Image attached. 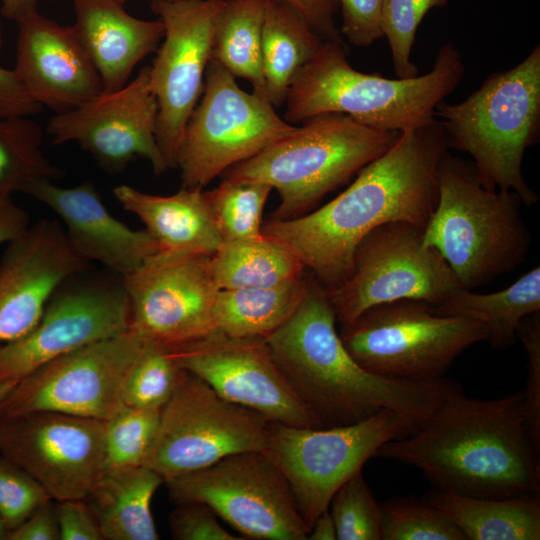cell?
I'll return each instance as SVG.
<instances>
[{"label":"cell","mask_w":540,"mask_h":540,"mask_svg":"<svg viewBox=\"0 0 540 540\" xmlns=\"http://www.w3.org/2000/svg\"><path fill=\"white\" fill-rule=\"evenodd\" d=\"M50 499L30 474L0 456V518L8 532Z\"/></svg>","instance_id":"40"},{"label":"cell","mask_w":540,"mask_h":540,"mask_svg":"<svg viewBox=\"0 0 540 540\" xmlns=\"http://www.w3.org/2000/svg\"><path fill=\"white\" fill-rule=\"evenodd\" d=\"M341 8L340 32L347 41L367 47L383 37V0H336Z\"/></svg>","instance_id":"43"},{"label":"cell","mask_w":540,"mask_h":540,"mask_svg":"<svg viewBox=\"0 0 540 540\" xmlns=\"http://www.w3.org/2000/svg\"><path fill=\"white\" fill-rule=\"evenodd\" d=\"M434 114L448 147L473 158L486 189L514 191L525 206L538 201L524 179L522 161L540 138V45L516 66L487 77L464 101H441Z\"/></svg>","instance_id":"6"},{"label":"cell","mask_w":540,"mask_h":540,"mask_svg":"<svg viewBox=\"0 0 540 540\" xmlns=\"http://www.w3.org/2000/svg\"><path fill=\"white\" fill-rule=\"evenodd\" d=\"M164 484L175 504H205L245 540H307L290 486L264 451L236 453Z\"/></svg>","instance_id":"12"},{"label":"cell","mask_w":540,"mask_h":540,"mask_svg":"<svg viewBox=\"0 0 540 540\" xmlns=\"http://www.w3.org/2000/svg\"><path fill=\"white\" fill-rule=\"evenodd\" d=\"M60 540H104L85 500L57 501Z\"/></svg>","instance_id":"44"},{"label":"cell","mask_w":540,"mask_h":540,"mask_svg":"<svg viewBox=\"0 0 540 540\" xmlns=\"http://www.w3.org/2000/svg\"><path fill=\"white\" fill-rule=\"evenodd\" d=\"M170 350L182 369L226 400L272 422L321 428L277 365L265 338L233 337L216 330Z\"/></svg>","instance_id":"19"},{"label":"cell","mask_w":540,"mask_h":540,"mask_svg":"<svg viewBox=\"0 0 540 540\" xmlns=\"http://www.w3.org/2000/svg\"><path fill=\"white\" fill-rule=\"evenodd\" d=\"M336 527L329 510L321 513L310 527L307 540H335Z\"/></svg>","instance_id":"50"},{"label":"cell","mask_w":540,"mask_h":540,"mask_svg":"<svg viewBox=\"0 0 540 540\" xmlns=\"http://www.w3.org/2000/svg\"><path fill=\"white\" fill-rule=\"evenodd\" d=\"M87 268L56 220L42 219L8 242L0 261V344L29 332L55 290Z\"/></svg>","instance_id":"21"},{"label":"cell","mask_w":540,"mask_h":540,"mask_svg":"<svg viewBox=\"0 0 540 540\" xmlns=\"http://www.w3.org/2000/svg\"><path fill=\"white\" fill-rule=\"evenodd\" d=\"M145 343L129 329L57 357L14 384L0 415L55 411L107 421L124 405L126 375Z\"/></svg>","instance_id":"14"},{"label":"cell","mask_w":540,"mask_h":540,"mask_svg":"<svg viewBox=\"0 0 540 540\" xmlns=\"http://www.w3.org/2000/svg\"><path fill=\"white\" fill-rule=\"evenodd\" d=\"M121 277L130 330L144 340L175 349L217 330L210 256L157 252Z\"/></svg>","instance_id":"18"},{"label":"cell","mask_w":540,"mask_h":540,"mask_svg":"<svg viewBox=\"0 0 540 540\" xmlns=\"http://www.w3.org/2000/svg\"><path fill=\"white\" fill-rule=\"evenodd\" d=\"M43 138L42 127L30 116H0V194L23 192L35 180L63 176L43 154Z\"/></svg>","instance_id":"33"},{"label":"cell","mask_w":540,"mask_h":540,"mask_svg":"<svg viewBox=\"0 0 540 540\" xmlns=\"http://www.w3.org/2000/svg\"><path fill=\"white\" fill-rule=\"evenodd\" d=\"M294 6L307 20L315 33L323 40L342 41L334 23L336 0H285Z\"/></svg>","instance_id":"47"},{"label":"cell","mask_w":540,"mask_h":540,"mask_svg":"<svg viewBox=\"0 0 540 540\" xmlns=\"http://www.w3.org/2000/svg\"><path fill=\"white\" fill-rule=\"evenodd\" d=\"M516 337L527 356V381L523 390L526 424L533 443L540 449V312L522 319Z\"/></svg>","instance_id":"41"},{"label":"cell","mask_w":540,"mask_h":540,"mask_svg":"<svg viewBox=\"0 0 540 540\" xmlns=\"http://www.w3.org/2000/svg\"><path fill=\"white\" fill-rule=\"evenodd\" d=\"M381 540H467L441 510L414 496H394L380 503Z\"/></svg>","instance_id":"36"},{"label":"cell","mask_w":540,"mask_h":540,"mask_svg":"<svg viewBox=\"0 0 540 540\" xmlns=\"http://www.w3.org/2000/svg\"><path fill=\"white\" fill-rule=\"evenodd\" d=\"M272 190L257 180L223 178L216 188L206 191L222 242L262 235L263 210Z\"/></svg>","instance_id":"34"},{"label":"cell","mask_w":540,"mask_h":540,"mask_svg":"<svg viewBox=\"0 0 540 540\" xmlns=\"http://www.w3.org/2000/svg\"><path fill=\"white\" fill-rule=\"evenodd\" d=\"M41 108L27 93L15 70L0 66V116H32Z\"/></svg>","instance_id":"46"},{"label":"cell","mask_w":540,"mask_h":540,"mask_svg":"<svg viewBox=\"0 0 540 540\" xmlns=\"http://www.w3.org/2000/svg\"><path fill=\"white\" fill-rule=\"evenodd\" d=\"M6 540H60L53 499L41 504L20 525L10 530Z\"/></svg>","instance_id":"45"},{"label":"cell","mask_w":540,"mask_h":540,"mask_svg":"<svg viewBox=\"0 0 540 540\" xmlns=\"http://www.w3.org/2000/svg\"><path fill=\"white\" fill-rule=\"evenodd\" d=\"M422 498L449 517L467 540L540 539L539 494L479 498L434 488Z\"/></svg>","instance_id":"27"},{"label":"cell","mask_w":540,"mask_h":540,"mask_svg":"<svg viewBox=\"0 0 540 540\" xmlns=\"http://www.w3.org/2000/svg\"><path fill=\"white\" fill-rule=\"evenodd\" d=\"M171 535L177 540H245L227 531L215 513L205 504H176L169 515Z\"/></svg>","instance_id":"42"},{"label":"cell","mask_w":540,"mask_h":540,"mask_svg":"<svg viewBox=\"0 0 540 540\" xmlns=\"http://www.w3.org/2000/svg\"><path fill=\"white\" fill-rule=\"evenodd\" d=\"M163 477L146 465L107 468L84 499L104 540H157L151 501Z\"/></svg>","instance_id":"26"},{"label":"cell","mask_w":540,"mask_h":540,"mask_svg":"<svg viewBox=\"0 0 540 540\" xmlns=\"http://www.w3.org/2000/svg\"><path fill=\"white\" fill-rule=\"evenodd\" d=\"M16 382H6L0 384V404L2 400L6 397L8 392L11 390V388L14 386Z\"/></svg>","instance_id":"51"},{"label":"cell","mask_w":540,"mask_h":540,"mask_svg":"<svg viewBox=\"0 0 540 540\" xmlns=\"http://www.w3.org/2000/svg\"><path fill=\"white\" fill-rule=\"evenodd\" d=\"M84 272L55 290L29 332L0 344V384L18 382L57 357L130 329L122 277H83Z\"/></svg>","instance_id":"15"},{"label":"cell","mask_w":540,"mask_h":540,"mask_svg":"<svg viewBox=\"0 0 540 540\" xmlns=\"http://www.w3.org/2000/svg\"><path fill=\"white\" fill-rule=\"evenodd\" d=\"M0 454L53 500H84L107 469L105 421L55 411L0 415Z\"/></svg>","instance_id":"16"},{"label":"cell","mask_w":540,"mask_h":540,"mask_svg":"<svg viewBox=\"0 0 540 540\" xmlns=\"http://www.w3.org/2000/svg\"><path fill=\"white\" fill-rule=\"evenodd\" d=\"M327 290L314 277L294 313L265 339L277 365L321 428L354 424L389 409L419 429L457 387L361 367L344 347Z\"/></svg>","instance_id":"3"},{"label":"cell","mask_w":540,"mask_h":540,"mask_svg":"<svg viewBox=\"0 0 540 540\" xmlns=\"http://www.w3.org/2000/svg\"><path fill=\"white\" fill-rule=\"evenodd\" d=\"M2 44H3V39H2V27H1V22H0V51H1V48H2Z\"/></svg>","instance_id":"53"},{"label":"cell","mask_w":540,"mask_h":540,"mask_svg":"<svg viewBox=\"0 0 540 540\" xmlns=\"http://www.w3.org/2000/svg\"><path fill=\"white\" fill-rule=\"evenodd\" d=\"M275 109L267 96L243 90L229 71L210 60L177 155L182 187L203 189L230 167L293 132L297 125Z\"/></svg>","instance_id":"9"},{"label":"cell","mask_w":540,"mask_h":540,"mask_svg":"<svg viewBox=\"0 0 540 540\" xmlns=\"http://www.w3.org/2000/svg\"><path fill=\"white\" fill-rule=\"evenodd\" d=\"M72 1V27L96 67L104 93L120 90L134 68L158 49L164 36L162 22L132 16L120 0Z\"/></svg>","instance_id":"24"},{"label":"cell","mask_w":540,"mask_h":540,"mask_svg":"<svg viewBox=\"0 0 540 540\" xmlns=\"http://www.w3.org/2000/svg\"><path fill=\"white\" fill-rule=\"evenodd\" d=\"M113 193L126 211L142 221L159 252L211 256L222 242L203 189L181 187L161 196L123 184Z\"/></svg>","instance_id":"25"},{"label":"cell","mask_w":540,"mask_h":540,"mask_svg":"<svg viewBox=\"0 0 540 540\" xmlns=\"http://www.w3.org/2000/svg\"><path fill=\"white\" fill-rule=\"evenodd\" d=\"M416 430L415 425L389 409L354 424L328 428L271 421L264 452L286 478L310 529L329 509L340 486L362 471L383 444Z\"/></svg>","instance_id":"10"},{"label":"cell","mask_w":540,"mask_h":540,"mask_svg":"<svg viewBox=\"0 0 540 540\" xmlns=\"http://www.w3.org/2000/svg\"><path fill=\"white\" fill-rule=\"evenodd\" d=\"M182 372L170 349L146 341L126 375L123 404L161 409L173 394Z\"/></svg>","instance_id":"35"},{"label":"cell","mask_w":540,"mask_h":540,"mask_svg":"<svg viewBox=\"0 0 540 540\" xmlns=\"http://www.w3.org/2000/svg\"><path fill=\"white\" fill-rule=\"evenodd\" d=\"M270 420L221 397L183 369L161 408L144 465L168 479L208 467L230 455L264 451Z\"/></svg>","instance_id":"11"},{"label":"cell","mask_w":540,"mask_h":540,"mask_svg":"<svg viewBox=\"0 0 540 540\" xmlns=\"http://www.w3.org/2000/svg\"><path fill=\"white\" fill-rule=\"evenodd\" d=\"M433 311L478 320L484 325L485 340L493 348H509L517 340L522 319L540 312V268H532L508 287L493 293L479 294L458 287Z\"/></svg>","instance_id":"29"},{"label":"cell","mask_w":540,"mask_h":540,"mask_svg":"<svg viewBox=\"0 0 540 540\" xmlns=\"http://www.w3.org/2000/svg\"><path fill=\"white\" fill-rule=\"evenodd\" d=\"M161 409L123 405L105 421L107 468L144 465Z\"/></svg>","instance_id":"37"},{"label":"cell","mask_w":540,"mask_h":540,"mask_svg":"<svg viewBox=\"0 0 540 540\" xmlns=\"http://www.w3.org/2000/svg\"><path fill=\"white\" fill-rule=\"evenodd\" d=\"M30 225L29 214L13 201L11 195L0 194V244L21 236Z\"/></svg>","instance_id":"48"},{"label":"cell","mask_w":540,"mask_h":540,"mask_svg":"<svg viewBox=\"0 0 540 540\" xmlns=\"http://www.w3.org/2000/svg\"><path fill=\"white\" fill-rule=\"evenodd\" d=\"M399 134L342 113L318 114L221 177L267 183L280 198L270 220L294 219L385 153Z\"/></svg>","instance_id":"7"},{"label":"cell","mask_w":540,"mask_h":540,"mask_svg":"<svg viewBox=\"0 0 540 540\" xmlns=\"http://www.w3.org/2000/svg\"><path fill=\"white\" fill-rule=\"evenodd\" d=\"M374 457L418 468L435 489L465 496L540 493V449L527 428L523 391L482 400L458 385L419 429Z\"/></svg>","instance_id":"2"},{"label":"cell","mask_w":540,"mask_h":540,"mask_svg":"<svg viewBox=\"0 0 540 540\" xmlns=\"http://www.w3.org/2000/svg\"><path fill=\"white\" fill-rule=\"evenodd\" d=\"M329 507L338 540H381L380 503L361 471L340 486Z\"/></svg>","instance_id":"38"},{"label":"cell","mask_w":540,"mask_h":540,"mask_svg":"<svg viewBox=\"0 0 540 540\" xmlns=\"http://www.w3.org/2000/svg\"><path fill=\"white\" fill-rule=\"evenodd\" d=\"M157 112L149 66H144L120 90L54 114L46 132L54 144L78 143L110 173L122 172L136 158H143L159 175L169 168L155 137Z\"/></svg>","instance_id":"20"},{"label":"cell","mask_w":540,"mask_h":540,"mask_svg":"<svg viewBox=\"0 0 540 540\" xmlns=\"http://www.w3.org/2000/svg\"><path fill=\"white\" fill-rule=\"evenodd\" d=\"M436 175L438 199L423 230L424 243L443 256L459 286L474 291L521 265L532 238L520 196L486 189L474 163L448 151Z\"/></svg>","instance_id":"5"},{"label":"cell","mask_w":540,"mask_h":540,"mask_svg":"<svg viewBox=\"0 0 540 540\" xmlns=\"http://www.w3.org/2000/svg\"><path fill=\"white\" fill-rule=\"evenodd\" d=\"M210 268L219 290L275 286L299 279L307 270L290 249L263 234L221 242L210 256Z\"/></svg>","instance_id":"31"},{"label":"cell","mask_w":540,"mask_h":540,"mask_svg":"<svg viewBox=\"0 0 540 540\" xmlns=\"http://www.w3.org/2000/svg\"><path fill=\"white\" fill-rule=\"evenodd\" d=\"M341 341L364 369L414 381L443 378L454 360L486 338L484 325L464 316H445L427 302L401 299L373 306L341 325Z\"/></svg>","instance_id":"8"},{"label":"cell","mask_w":540,"mask_h":540,"mask_svg":"<svg viewBox=\"0 0 540 540\" xmlns=\"http://www.w3.org/2000/svg\"><path fill=\"white\" fill-rule=\"evenodd\" d=\"M447 4L448 0H383L382 33L388 40L398 78L418 75V68L411 61L418 27L431 9Z\"/></svg>","instance_id":"39"},{"label":"cell","mask_w":540,"mask_h":540,"mask_svg":"<svg viewBox=\"0 0 540 540\" xmlns=\"http://www.w3.org/2000/svg\"><path fill=\"white\" fill-rule=\"evenodd\" d=\"M267 0H221L211 60L235 78L247 80L252 91L267 96L262 69L261 39Z\"/></svg>","instance_id":"32"},{"label":"cell","mask_w":540,"mask_h":540,"mask_svg":"<svg viewBox=\"0 0 540 540\" xmlns=\"http://www.w3.org/2000/svg\"><path fill=\"white\" fill-rule=\"evenodd\" d=\"M23 192L59 216L71 246L87 262H100L123 276L159 252L145 229L133 230L110 214L91 180L65 188L39 179Z\"/></svg>","instance_id":"23"},{"label":"cell","mask_w":540,"mask_h":540,"mask_svg":"<svg viewBox=\"0 0 540 540\" xmlns=\"http://www.w3.org/2000/svg\"><path fill=\"white\" fill-rule=\"evenodd\" d=\"M322 43L294 6L285 0H267L261 57L267 97L275 108L284 104L292 79Z\"/></svg>","instance_id":"28"},{"label":"cell","mask_w":540,"mask_h":540,"mask_svg":"<svg viewBox=\"0 0 540 540\" xmlns=\"http://www.w3.org/2000/svg\"><path fill=\"white\" fill-rule=\"evenodd\" d=\"M448 149L437 118L401 132L333 200L294 219L263 223L262 234L290 249L324 288L334 289L349 277L355 250L371 231L395 221L425 228L437 204L438 163Z\"/></svg>","instance_id":"1"},{"label":"cell","mask_w":540,"mask_h":540,"mask_svg":"<svg viewBox=\"0 0 540 540\" xmlns=\"http://www.w3.org/2000/svg\"><path fill=\"white\" fill-rule=\"evenodd\" d=\"M311 277L268 287L219 290L214 304L218 331L233 337L266 338L304 299Z\"/></svg>","instance_id":"30"},{"label":"cell","mask_w":540,"mask_h":540,"mask_svg":"<svg viewBox=\"0 0 540 540\" xmlns=\"http://www.w3.org/2000/svg\"><path fill=\"white\" fill-rule=\"evenodd\" d=\"M38 0H1V13L11 21L20 22L37 11Z\"/></svg>","instance_id":"49"},{"label":"cell","mask_w":540,"mask_h":540,"mask_svg":"<svg viewBox=\"0 0 540 540\" xmlns=\"http://www.w3.org/2000/svg\"><path fill=\"white\" fill-rule=\"evenodd\" d=\"M220 4L221 0L151 3L164 36L149 66V86L158 107L155 137L169 169L177 167L185 126L202 94Z\"/></svg>","instance_id":"17"},{"label":"cell","mask_w":540,"mask_h":540,"mask_svg":"<svg viewBox=\"0 0 540 540\" xmlns=\"http://www.w3.org/2000/svg\"><path fill=\"white\" fill-rule=\"evenodd\" d=\"M18 25L14 70L41 107L64 113L104 93L96 67L72 26L38 11Z\"/></svg>","instance_id":"22"},{"label":"cell","mask_w":540,"mask_h":540,"mask_svg":"<svg viewBox=\"0 0 540 540\" xmlns=\"http://www.w3.org/2000/svg\"><path fill=\"white\" fill-rule=\"evenodd\" d=\"M51 1H52V0H51ZM53 1H55V0H53ZM120 1H122V2L125 3L127 0H120ZM167 1H176V0H167Z\"/></svg>","instance_id":"54"},{"label":"cell","mask_w":540,"mask_h":540,"mask_svg":"<svg viewBox=\"0 0 540 540\" xmlns=\"http://www.w3.org/2000/svg\"><path fill=\"white\" fill-rule=\"evenodd\" d=\"M8 534V530L5 527L2 519L0 518V540H6Z\"/></svg>","instance_id":"52"},{"label":"cell","mask_w":540,"mask_h":540,"mask_svg":"<svg viewBox=\"0 0 540 540\" xmlns=\"http://www.w3.org/2000/svg\"><path fill=\"white\" fill-rule=\"evenodd\" d=\"M464 72L462 56L450 43L440 48L428 73L390 79L357 71L342 41L326 40L292 79L283 118L295 125L318 114L342 113L401 133L434 120L435 107L454 91Z\"/></svg>","instance_id":"4"},{"label":"cell","mask_w":540,"mask_h":540,"mask_svg":"<svg viewBox=\"0 0 540 540\" xmlns=\"http://www.w3.org/2000/svg\"><path fill=\"white\" fill-rule=\"evenodd\" d=\"M423 230L395 221L377 227L360 241L349 277L340 286L326 289L340 325L373 306L401 299L438 307L460 287L443 256L425 245Z\"/></svg>","instance_id":"13"}]
</instances>
